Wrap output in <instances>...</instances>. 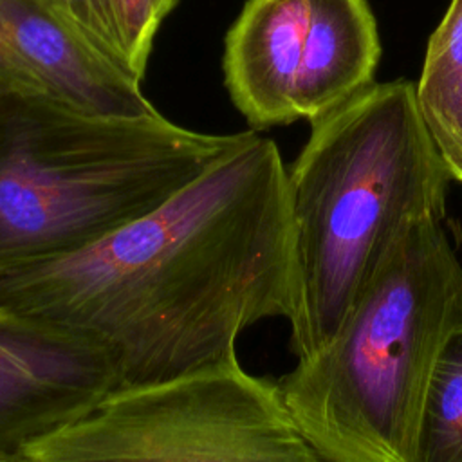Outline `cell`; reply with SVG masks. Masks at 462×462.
<instances>
[{
    "mask_svg": "<svg viewBox=\"0 0 462 462\" xmlns=\"http://www.w3.org/2000/svg\"><path fill=\"white\" fill-rule=\"evenodd\" d=\"M296 303L291 350L325 346L410 226L444 220L453 180L415 101V83H372L310 123L287 168Z\"/></svg>",
    "mask_w": 462,
    "mask_h": 462,
    "instance_id": "obj_2",
    "label": "cell"
},
{
    "mask_svg": "<svg viewBox=\"0 0 462 462\" xmlns=\"http://www.w3.org/2000/svg\"><path fill=\"white\" fill-rule=\"evenodd\" d=\"M114 390L110 372L87 348L13 316L0 318V457L16 460Z\"/></svg>",
    "mask_w": 462,
    "mask_h": 462,
    "instance_id": "obj_7",
    "label": "cell"
},
{
    "mask_svg": "<svg viewBox=\"0 0 462 462\" xmlns=\"http://www.w3.org/2000/svg\"><path fill=\"white\" fill-rule=\"evenodd\" d=\"M70 16L126 74L143 79L162 22L153 0H61Z\"/></svg>",
    "mask_w": 462,
    "mask_h": 462,
    "instance_id": "obj_9",
    "label": "cell"
},
{
    "mask_svg": "<svg viewBox=\"0 0 462 462\" xmlns=\"http://www.w3.org/2000/svg\"><path fill=\"white\" fill-rule=\"evenodd\" d=\"M153 2H155L157 16H159L161 20H164V18L171 13V9L175 7V4H177V0H153Z\"/></svg>",
    "mask_w": 462,
    "mask_h": 462,
    "instance_id": "obj_11",
    "label": "cell"
},
{
    "mask_svg": "<svg viewBox=\"0 0 462 462\" xmlns=\"http://www.w3.org/2000/svg\"><path fill=\"white\" fill-rule=\"evenodd\" d=\"M462 325V262L442 220L390 245L330 341L278 388L323 462H415L435 359Z\"/></svg>",
    "mask_w": 462,
    "mask_h": 462,
    "instance_id": "obj_4",
    "label": "cell"
},
{
    "mask_svg": "<svg viewBox=\"0 0 462 462\" xmlns=\"http://www.w3.org/2000/svg\"><path fill=\"white\" fill-rule=\"evenodd\" d=\"M2 316H4V312H2V310H0V318H2Z\"/></svg>",
    "mask_w": 462,
    "mask_h": 462,
    "instance_id": "obj_13",
    "label": "cell"
},
{
    "mask_svg": "<svg viewBox=\"0 0 462 462\" xmlns=\"http://www.w3.org/2000/svg\"><path fill=\"white\" fill-rule=\"evenodd\" d=\"M38 94L74 108L137 117L159 112L61 0H0V96Z\"/></svg>",
    "mask_w": 462,
    "mask_h": 462,
    "instance_id": "obj_6",
    "label": "cell"
},
{
    "mask_svg": "<svg viewBox=\"0 0 462 462\" xmlns=\"http://www.w3.org/2000/svg\"><path fill=\"white\" fill-rule=\"evenodd\" d=\"M247 134L0 96V274L72 254L144 217Z\"/></svg>",
    "mask_w": 462,
    "mask_h": 462,
    "instance_id": "obj_3",
    "label": "cell"
},
{
    "mask_svg": "<svg viewBox=\"0 0 462 462\" xmlns=\"http://www.w3.org/2000/svg\"><path fill=\"white\" fill-rule=\"evenodd\" d=\"M0 462H14L13 458H5V457H0Z\"/></svg>",
    "mask_w": 462,
    "mask_h": 462,
    "instance_id": "obj_12",
    "label": "cell"
},
{
    "mask_svg": "<svg viewBox=\"0 0 462 462\" xmlns=\"http://www.w3.org/2000/svg\"><path fill=\"white\" fill-rule=\"evenodd\" d=\"M294 303L289 171L254 130L144 217L0 274V310L92 352L116 390L238 363L240 334Z\"/></svg>",
    "mask_w": 462,
    "mask_h": 462,
    "instance_id": "obj_1",
    "label": "cell"
},
{
    "mask_svg": "<svg viewBox=\"0 0 462 462\" xmlns=\"http://www.w3.org/2000/svg\"><path fill=\"white\" fill-rule=\"evenodd\" d=\"M14 462H323L278 383L222 365L110 392Z\"/></svg>",
    "mask_w": 462,
    "mask_h": 462,
    "instance_id": "obj_5",
    "label": "cell"
},
{
    "mask_svg": "<svg viewBox=\"0 0 462 462\" xmlns=\"http://www.w3.org/2000/svg\"><path fill=\"white\" fill-rule=\"evenodd\" d=\"M415 462H462V325L435 359L419 419Z\"/></svg>",
    "mask_w": 462,
    "mask_h": 462,
    "instance_id": "obj_10",
    "label": "cell"
},
{
    "mask_svg": "<svg viewBox=\"0 0 462 462\" xmlns=\"http://www.w3.org/2000/svg\"><path fill=\"white\" fill-rule=\"evenodd\" d=\"M415 101L453 180L462 184V0H451L431 32Z\"/></svg>",
    "mask_w": 462,
    "mask_h": 462,
    "instance_id": "obj_8",
    "label": "cell"
}]
</instances>
